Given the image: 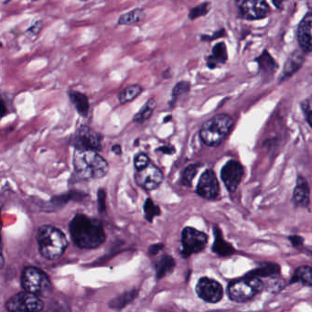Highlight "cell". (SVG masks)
<instances>
[{
    "label": "cell",
    "instance_id": "obj_1",
    "mask_svg": "<svg viewBox=\"0 0 312 312\" xmlns=\"http://www.w3.org/2000/svg\"><path fill=\"white\" fill-rule=\"evenodd\" d=\"M72 242L82 249H95L105 242L106 235L101 221L78 213L69 223Z\"/></svg>",
    "mask_w": 312,
    "mask_h": 312
},
{
    "label": "cell",
    "instance_id": "obj_2",
    "mask_svg": "<svg viewBox=\"0 0 312 312\" xmlns=\"http://www.w3.org/2000/svg\"><path fill=\"white\" fill-rule=\"evenodd\" d=\"M72 164L75 174L81 180L102 179L109 170L107 161L96 151L75 150Z\"/></svg>",
    "mask_w": 312,
    "mask_h": 312
},
{
    "label": "cell",
    "instance_id": "obj_3",
    "mask_svg": "<svg viewBox=\"0 0 312 312\" xmlns=\"http://www.w3.org/2000/svg\"><path fill=\"white\" fill-rule=\"evenodd\" d=\"M39 251L42 257L48 260L60 258L68 247L65 234L60 229L52 225H42L37 234Z\"/></svg>",
    "mask_w": 312,
    "mask_h": 312
},
{
    "label": "cell",
    "instance_id": "obj_4",
    "mask_svg": "<svg viewBox=\"0 0 312 312\" xmlns=\"http://www.w3.org/2000/svg\"><path fill=\"white\" fill-rule=\"evenodd\" d=\"M234 123L233 117L229 114H216L203 124L200 138L208 147H218L228 136Z\"/></svg>",
    "mask_w": 312,
    "mask_h": 312
},
{
    "label": "cell",
    "instance_id": "obj_5",
    "mask_svg": "<svg viewBox=\"0 0 312 312\" xmlns=\"http://www.w3.org/2000/svg\"><path fill=\"white\" fill-rule=\"evenodd\" d=\"M264 290V282L258 277L244 276L229 283L226 293L229 300L235 303H246Z\"/></svg>",
    "mask_w": 312,
    "mask_h": 312
},
{
    "label": "cell",
    "instance_id": "obj_6",
    "mask_svg": "<svg viewBox=\"0 0 312 312\" xmlns=\"http://www.w3.org/2000/svg\"><path fill=\"white\" fill-rule=\"evenodd\" d=\"M21 287L29 293L37 297H49L52 291V285L48 275L36 266H26L21 272Z\"/></svg>",
    "mask_w": 312,
    "mask_h": 312
},
{
    "label": "cell",
    "instance_id": "obj_7",
    "mask_svg": "<svg viewBox=\"0 0 312 312\" xmlns=\"http://www.w3.org/2000/svg\"><path fill=\"white\" fill-rule=\"evenodd\" d=\"M181 256L190 258L194 254L203 252L208 244V235L196 228L187 226L183 228L180 236Z\"/></svg>",
    "mask_w": 312,
    "mask_h": 312
},
{
    "label": "cell",
    "instance_id": "obj_8",
    "mask_svg": "<svg viewBox=\"0 0 312 312\" xmlns=\"http://www.w3.org/2000/svg\"><path fill=\"white\" fill-rule=\"evenodd\" d=\"M5 308L8 312H41L44 302L35 295L21 291L6 300Z\"/></svg>",
    "mask_w": 312,
    "mask_h": 312
},
{
    "label": "cell",
    "instance_id": "obj_9",
    "mask_svg": "<svg viewBox=\"0 0 312 312\" xmlns=\"http://www.w3.org/2000/svg\"><path fill=\"white\" fill-rule=\"evenodd\" d=\"M101 136L91 129L89 126H81L73 135L71 142L75 150L100 151L102 150Z\"/></svg>",
    "mask_w": 312,
    "mask_h": 312
},
{
    "label": "cell",
    "instance_id": "obj_10",
    "mask_svg": "<svg viewBox=\"0 0 312 312\" xmlns=\"http://www.w3.org/2000/svg\"><path fill=\"white\" fill-rule=\"evenodd\" d=\"M196 294L202 300L206 303L216 304L223 298V288L220 283L215 279L207 276L201 277L195 288Z\"/></svg>",
    "mask_w": 312,
    "mask_h": 312
},
{
    "label": "cell",
    "instance_id": "obj_11",
    "mask_svg": "<svg viewBox=\"0 0 312 312\" xmlns=\"http://www.w3.org/2000/svg\"><path fill=\"white\" fill-rule=\"evenodd\" d=\"M245 174V168L237 160H229L222 167L221 178L224 186L231 193L236 192Z\"/></svg>",
    "mask_w": 312,
    "mask_h": 312
},
{
    "label": "cell",
    "instance_id": "obj_12",
    "mask_svg": "<svg viewBox=\"0 0 312 312\" xmlns=\"http://www.w3.org/2000/svg\"><path fill=\"white\" fill-rule=\"evenodd\" d=\"M196 192L200 197L208 201H213L218 198L220 194V184L213 170L206 169L202 174L197 184Z\"/></svg>",
    "mask_w": 312,
    "mask_h": 312
},
{
    "label": "cell",
    "instance_id": "obj_13",
    "mask_svg": "<svg viewBox=\"0 0 312 312\" xmlns=\"http://www.w3.org/2000/svg\"><path fill=\"white\" fill-rule=\"evenodd\" d=\"M164 180L161 170L155 165L150 164L147 168L135 173V180L138 186L146 191L156 190Z\"/></svg>",
    "mask_w": 312,
    "mask_h": 312
},
{
    "label": "cell",
    "instance_id": "obj_14",
    "mask_svg": "<svg viewBox=\"0 0 312 312\" xmlns=\"http://www.w3.org/2000/svg\"><path fill=\"white\" fill-rule=\"evenodd\" d=\"M270 12V6L265 1L248 0L239 3V16L246 20L263 19Z\"/></svg>",
    "mask_w": 312,
    "mask_h": 312
},
{
    "label": "cell",
    "instance_id": "obj_15",
    "mask_svg": "<svg viewBox=\"0 0 312 312\" xmlns=\"http://www.w3.org/2000/svg\"><path fill=\"white\" fill-rule=\"evenodd\" d=\"M297 38L300 48L305 52H312V14H307L298 27Z\"/></svg>",
    "mask_w": 312,
    "mask_h": 312
},
{
    "label": "cell",
    "instance_id": "obj_16",
    "mask_svg": "<svg viewBox=\"0 0 312 312\" xmlns=\"http://www.w3.org/2000/svg\"><path fill=\"white\" fill-rule=\"evenodd\" d=\"M292 203L297 208H308L311 203V190L305 178L299 176L292 195Z\"/></svg>",
    "mask_w": 312,
    "mask_h": 312
},
{
    "label": "cell",
    "instance_id": "obj_17",
    "mask_svg": "<svg viewBox=\"0 0 312 312\" xmlns=\"http://www.w3.org/2000/svg\"><path fill=\"white\" fill-rule=\"evenodd\" d=\"M212 233L214 237V241L211 246L212 252L221 258L231 257L237 253L234 246L224 239L222 230L216 224H214L212 227Z\"/></svg>",
    "mask_w": 312,
    "mask_h": 312
},
{
    "label": "cell",
    "instance_id": "obj_18",
    "mask_svg": "<svg viewBox=\"0 0 312 312\" xmlns=\"http://www.w3.org/2000/svg\"><path fill=\"white\" fill-rule=\"evenodd\" d=\"M281 275V266L276 263L262 262L259 263L257 268L248 271L245 276L247 277H258V278H269L272 276Z\"/></svg>",
    "mask_w": 312,
    "mask_h": 312
},
{
    "label": "cell",
    "instance_id": "obj_19",
    "mask_svg": "<svg viewBox=\"0 0 312 312\" xmlns=\"http://www.w3.org/2000/svg\"><path fill=\"white\" fill-rule=\"evenodd\" d=\"M228 59L227 48L224 42H219L213 46L211 54L207 58V66L210 69H215L223 65Z\"/></svg>",
    "mask_w": 312,
    "mask_h": 312
},
{
    "label": "cell",
    "instance_id": "obj_20",
    "mask_svg": "<svg viewBox=\"0 0 312 312\" xmlns=\"http://www.w3.org/2000/svg\"><path fill=\"white\" fill-rule=\"evenodd\" d=\"M304 60L305 59L303 54L298 51H295L294 52L288 57V60L285 63L282 77L280 78V81L281 82L286 81L288 78H290L292 75H294L295 73L301 68Z\"/></svg>",
    "mask_w": 312,
    "mask_h": 312
},
{
    "label": "cell",
    "instance_id": "obj_21",
    "mask_svg": "<svg viewBox=\"0 0 312 312\" xmlns=\"http://www.w3.org/2000/svg\"><path fill=\"white\" fill-rule=\"evenodd\" d=\"M301 284L312 288V265H300L294 270L288 285Z\"/></svg>",
    "mask_w": 312,
    "mask_h": 312
},
{
    "label": "cell",
    "instance_id": "obj_22",
    "mask_svg": "<svg viewBox=\"0 0 312 312\" xmlns=\"http://www.w3.org/2000/svg\"><path fill=\"white\" fill-rule=\"evenodd\" d=\"M176 262L174 258L168 255H163L161 258H158L155 263L156 279H161L164 276H168L174 270Z\"/></svg>",
    "mask_w": 312,
    "mask_h": 312
},
{
    "label": "cell",
    "instance_id": "obj_23",
    "mask_svg": "<svg viewBox=\"0 0 312 312\" xmlns=\"http://www.w3.org/2000/svg\"><path fill=\"white\" fill-rule=\"evenodd\" d=\"M69 97L73 106L77 110L79 114L84 117H86L88 115L89 109H90L89 100L87 96L77 91H71L69 92Z\"/></svg>",
    "mask_w": 312,
    "mask_h": 312
},
{
    "label": "cell",
    "instance_id": "obj_24",
    "mask_svg": "<svg viewBox=\"0 0 312 312\" xmlns=\"http://www.w3.org/2000/svg\"><path fill=\"white\" fill-rule=\"evenodd\" d=\"M256 60L258 63L260 72L267 77L272 76L277 69L276 60L272 58L267 51H264V52L258 57Z\"/></svg>",
    "mask_w": 312,
    "mask_h": 312
},
{
    "label": "cell",
    "instance_id": "obj_25",
    "mask_svg": "<svg viewBox=\"0 0 312 312\" xmlns=\"http://www.w3.org/2000/svg\"><path fill=\"white\" fill-rule=\"evenodd\" d=\"M138 295V290L132 289L123 294L119 295L118 297L114 298L109 302V307L114 310H122L125 307L130 304L133 300H135Z\"/></svg>",
    "mask_w": 312,
    "mask_h": 312
},
{
    "label": "cell",
    "instance_id": "obj_26",
    "mask_svg": "<svg viewBox=\"0 0 312 312\" xmlns=\"http://www.w3.org/2000/svg\"><path fill=\"white\" fill-rule=\"evenodd\" d=\"M156 107V100L154 98H150L141 107V109L138 111V113L135 114L133 121L135 123H138V124H142L146 121L149 120Z\"/></svg>",
    "mask_w": 312,
    "mask_h": 312
},
{
    "label": "cell",
    "instance_id": "obj_27",
    "mask_svg": "<svg viewBox=\"0 0 312 312\" xmlns=\"http://www.w3.org/2000/svg\"><path fill=\"white\" fill-rule=\"evenodd\" d=\"M146 16L144 9L142 8H135L129 12L125 13L121 15L120 18H118L117 24L118 25H132L136 24L138 22H140L143 20Z\"/></svg>",
    "mask_w": 312,
    "mask_h": 312
},
{
    "label": "cell",
    "instance_id": "obj_28",
    "mask_svg": "<svg viewBox=\"0 0 312 312\" xmlns=\"http://www.w3.org/2000/svg\"><path fill=\"white\" fill-rule=\"evenodd\" d=\"M201 167H202V164H200V163H194V164H191V165L187 166L181 173L180 183L183 186H192V181L194 180L195 176L198 173L199 168Z\"/></svg>",
    "mask_w": 312,
    "mask_h": 312
},
{
    "label": "cell",
    "instance_id": "obj_29",
    "mask_svg": "<svg viewBox=\"0 0 312 312\" xmlns=\"http://www.w3.org/2000/svg\"><path fill=\"white\" fill-rule=\"evenodd\" d=\"M288 286V283L281 276H272L268 278L267 283H264V289L272 294H277Z\"/></svg>",
    "mask_w": 312,
    "mask_h": 312
},
{
    "label": "cell",
    "instance_id": "obj_30",
    "mask_svg": "<svg viewBox=\"0 0 312 312\" xmlns=\"http://www.w3.org/2000/svg\"><path fill=\"white\" fill-rule=\"evenodd\" d=\"M142 87L138 84L130 85L121 92L118 96V100L120 104L131 102L142 93Z\"/></svg>",
    "mask_w": 312,
    "mask_h": 312
},
{
    "label": "cell",
    "instance_id": "obj_31",
    "mask_svg": "<svg viewBox=\"0 0 312 312\" xmlns=\"http://www.w3.org/2000/svg\"><path fill=\"white\" fill-rule=\"evenodd\" d=\"M145 218L148 222H152L155 217L160 215L161 211L159 207L153 203V201L150 198H148L145 201L144 204Z\"/></svg>",
    "mask_w": 312,
    "mask_h": 312
},
{
    "label": "cell",
    "instance_id": "obj_32",
    "mask_svg": "<svg viewBox=\"0 0 312 312\" xmlns=\"http://www.w3.org/2000/svg\"><path fill=\"white\" fill-rule=\"evenodd\" d=\"M191 90V83L186 81H181L176 84L172 90V100L170 101V104L173 105L180 96H184L188 94Z\"/></svg>",
    "mask_w": 312,
    "mask_h": 312
},
{
    "label": "cell",
    "instance_id": "obj_33",
    "mask_svg": "<svg viewBox=\"0 0 312 312\" xmlns=\"http://www.w3.org/2000/svg\"><path fill=\"white\" fill-rule=\"evenodd\" d=\"M210 10V3L205 2L203 4H200L198 6L193 7L189 13V18L192 20H194L200 17H204Z\"/></svg>",
    "mask_w": 312,
    "mask_h": 312
},
{
    "label": "cell",
    "instance_id": "obj_34",
    "mask_svg": "<svg viewBox=\"0 0 312 312\" xmlns=\"http://www.w3.org/2000/svg\"><path fill=\"white\" fill-rule=\"evenodd\" d=\"M150 156L143 152H139L134 157V166L137 168V170H142L150 165Z\"/></svg>",
    "mask_w": 312,
    "mask_h": 312
},
{
    "label": "cell",
    "instance_id": "obj_35",
    "mask_svg": "<svg viewBox=\"0 0 312 312\" xmlns=\"http://www.w3.org/2000/svg\"><path fill=\"white\" fill-rule=\"evenodd\" d=\"M301 108L306 116L308 123L312 127V96L307 97L301 102Z\"/></svg>",
    "mask_w": 312,
    "mask_h": 312
},
{
    "label": "cell",
    "instance_id": "obj_36",
    "mask_svg": "<svg viewBox=\"0 0 312 312\" xmlns=\"http://www.w3.org/2000/svg\"><path fill=\"white\" fill-rule=\"evenodd\" d=\"M97 197H98V208L99 211L103 213L105 211L106 209V204H105V200H106V194L104 189H99L98 193H97Z\"/></svg>",
    "mask_w": 312,
    "mask_h": 312
},
{
    "label": "cell",
    "instance_id": "obj_37",
    "mask_svg": "<svg viewBox=\"0 0 312 312\" xmlns=\"http://www.w3.org/2000/svg\"><path fill=\"white\" fill-rule=\"evenodd\" d=\"M288 239L290 242L291 246H293L294 248H300V247L304 246V243H305V238L300 236V235H298V234L289 235Z\"/></svg>",
    "mask_w": 312,
    "mask_h": 312
},
{
    "label": "cell",
    "instance_id": "obj_38",
    "mask_svg": "<svg viewBox=\"0 0 312 312\" xmlns=\"http://www.w3.org/2000/svg\"><path fill=\"white\" fill-rule=\"evenodd\" d=\"M42 26H43V24H42V21H38V22H36L33 26H31L30 29H28V30L26 31V34L28 35V37H29L30 39H31V38H36V37L39 35V33L41 32Z\"/></svg>",
    "mask_w": 312,
    "mask_h": 312
},
{
    "label": "cell",
    "instance_id": "obj_39",
    "mask_svg": "<svg viewBox=\"0 0 312 312\" xmlns=\"http://www.w3.org/2000/svg\"><path fill=\"white\" fill-rule=\"evenodd\" d=\"M156 151H160V152H162V153L166 154V155H173L175 152H176V150H175V148L173 146L167 145V146H163V147H160V148L156 149Z\"/></svg>",
    "mask_w": 312,
    "mask_h": 312
},
{
    "label": "cell",
    "instance_id": "obj_40",
    "mask_svg": "<svg viewBox=\"0 0 312 312\" xmlns=\"http://www.w3.org/2000/svg\"><path fill=\"white\" fill-rule=\"evenodd\" d=\"M164 245L163 244H155V245H152L149 248V254L150 256H154L156 255L157 253L159 252L160 250H162Z\"/></svg>",
    "mask_w": 312,
    "mask_h": 312
},
{
    "label": "cell",
    "instance_id": "obj_41",
    "mask_svg": "<svg viewBox=\"0 0 312 312\" xmlns=\"http://www.w3.org/2000/svg\"><path fill=\"white\" fill-rule=\"evenodd\" d=\"M223 33H224V30H221L219 32H216L213 36H204H204H202V40L203 41H211V40H214L216 38H220Z\"/></svg>",
    "mask_w": 312,
    "mask_h": 312
},
{
    "label": "cell",
    "instance_id": "obj_42",
    "mask_svg": "<svg viewBox=\"0 0 312 312\" xmlns=\"http://www.w3.org/2000/svg\"><path fill=\"white\" fill-rule=\"evenodd\" d=\"M112 151L114 152L115 155H121L122 149H121V147L119 145H114V146L112 147Z\"/></svg>",
    "mask_w": 312,
    "mask_h": 312
},
{
    "label": "cell",
    "instance_id": "obj_43",
    "mask_svg": "<svg viewBox=\"0 0 312 312\" xmlns=\"http://www.w3.org/2000/svg\"><path fill=\"white\" fill-rule=\"evenodd\" d=\"M1 107H2V116H5V114H6V107H5V103L2 101V104H1Z\"/></svg>",
    "mask_w": 312,
    "mask_h": 312
}]
</instances>
